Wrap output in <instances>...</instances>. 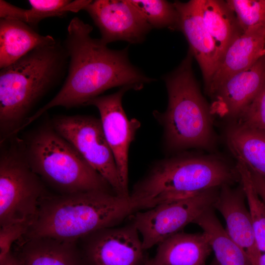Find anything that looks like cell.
Segmentation results:
<instances>
[{
    "mask_svg": "<svg viewBox=\"0 0 265 265\" xmlns=\"http://www.w3.org/2000/svg\"><path fill=\"white\" fill-rule=\"evenodd\" d=\"M92 30L77 17L71 20L63 45L69 61L65 82L51 100L27 118L23 129L53 107L87 105L110 88L129 86L137 90L153 80L131 63L128 47L109 49L90 36Z\"/></svg>",
    "mask_w": 265,
    "mask_h": 265,
    "instance_id": "6da1fadb",
    "label": "cell"
},
{
    "mask_svg": "<svg viewBox=\"0 0 265 265\" xmlns=\"http://www.w3.org/2000/svg\"><path fill=\"white\" fill-rule=\"evenodd\" d=\"M156 205L152 201L101 190L50 194L41 201L36 218L23 238L77 241L99 229L118 226L135 212Z\"/></svg>",
    "mask_w": 265,
    "mask_h": 265,
    "instance_id": "7a4b0ae2",
    "label": "cell"
},
{
    "mask_svg": "<svg viewBox=\"0 0 265 265\" xmlns=\"http://www.w3.org/2000/svg\"><path fill=\"white\" fill-rule=\"evenodd\" d=\"M68 61L63 45L56 42L0 69L1 143L21 131L32 108L62 78Z\"/></svg>",
    "mask_w": 265,
    "mask_h": 265,
    "instance_id": "3957f363",
    "label": "cell"
},
{
    "mask_svg": "<svg viewBox=\"0 0 265 265\" xmlns=\"http://www.w3.org/2000/svg\"><path fill=\"white\" fill-rule=\"evenodd\" d=\"M193 57L188 51L180 65L163 77L167 107L163 112H153L163 128L165 146L168 151L193 148L212 151L216 146L213 115L194 77Z\"/></svg>",
    "mask_w": 265,
    "mask_h": 265,
    "instance_id": "277c9868",
    "label": "cell"
},
{
    "mask_svg": "<svg viewBox=\"0 0 265 265\" xmlns=\"http://www.w3.org/2000/svg\"><path fill=\"white\" fill-rule=\"evenodd\" d=\"M240 182L236 166L214 155L186 153L154 164L133 186L130 196L163 202Z\"/></svg>",
    "mask_w": 265,
    "mask_h": 265,
    "instance_id": "5b68a950",
    "label": "cell"
},
{
    "mask_svg": "<svg viewBox=\"0 0 265 265\" xmlns=\"http://www.w3.org/2000/svg\"><path fill=\"white\" fill-rule=\"evenodd\" d=\"M17 139L33 171L59 194L91 190L115 193L107 181L55 131L51 122L41 125L23 138Z\"/></svg>",
    "mask_w": 265,
    "mask_h": 265,
    "instance_id": "8992f818",
    "label": "cell"
},
{
    "mask_svg": "<svg viewBox=\"0 0 265 265\" xmlns=\"http://www.w3.org/2000/svg\"><path fill=\"white\" fill-rule=\"evenodd\" d=\"M50 194L46 185L27 162L17 138L0 155V226L32 225L42 200Z\"/></svg>",
    "mask_w": 265,
    "mask_h": 265,
    "instance_id": "52a82bcc",
    "label": "cell"
},
{
    "mask_svg": "<svg viewBox=\"0 0 265 265\" xmlns=\"http://www.w3.org/2000/svg\"><path fill=\"white\" fill-rule=\"evenodd\" d=\"M220 188L206 190L188 197L168 200L138 211L129 218L141 235L146 250L180 232L203 212L212 208Z\"/></svg>",
    "mask_w": 265,
    "mask_h": 265,
    "instance_id": "ba28073f",
    "label": "cell"
},
{
    "mask_svg": "<svg viewBox=\"0 0 265 265\" xmlns=\"http://www.w3.org/2000/svg\"><path fill=\"white\" fill-rule=\"evenodd\" d=\"M51 123L117 195L129 196L123 190L114 157L100 119L85 115H61L54 118Z\"/></svg>",
    "mask_w": 265,
    "mask_h": 265,
    "instance_id": "9c48e42d",
    "label": "cell"
},
{
    "mask_svg": "<svg viewBox=\"0 0 265 265\" xmlns=\"http://www.w3.org/2000/svg\"><path fill=\"white\" fill-rule=\"evenodd\" d=\"M77 242L82 265H145L148 260L130 219L125 225L99 229Z\"/></svg>",
    "mask_w": 265,
    "mask_h": 265,
    "instance_id": "30bf717a",
    "label": "cell"
},
{
    "mask_svg": "<svg viewBox=\"0 0 265 265\" xmlns=\"http://www.w3.org/2000/svg\"><path fill=\"white\" fill-rule=\"evenodd\" d=\"M131 87H121L117 92L108 95L98 96L87 105L98 110L104 133L113 153L122 186L126 195L128 189V155L130 145L140 127L135 118L129 119L122 106V98Z\"/></svg>",
    "mask_w": 265,
    "mask_h": 265,
    "instance_id": "8fae6325",
    "label": "cell"
},
{
    "mask_svg": "<svg viewBox=\"0 0 265 265\" xmlns=\"http://www.w3.org/2000/svg\"><path fill=\"white\" fill-rule=\"evenodd\" d=\"M99 28L101 42L143 41L152 27L130 0H96L84 8Z\"/></svg>",
    "mask_w": 265,
    "mask_h": 265,
    "instance_id": "7c38bea8",
    "label": "cell"
},
{
    "mask_svg": "<svg viewBox=\"0 0 265 265\" xmlns=\"http://www.w3.org/2000/svg\"><path fill=\"white\" fill-rule=\"evenodd\" d=\"M265 81V56L227 80L212 96V115L237 121L261 90Z\"/></svg>",
    "mask_w": 265,
    "mask_h": 265,
    "instance_id": "4fadbf2b",
    "label": "cell"
},
{
    "mask_svg": "<svg viewBox=\"0 0 265 265\" xmlns=\"http://www.w3.org/2000/svg\"><path fill=\"white\" fill-rule=\"evenodd\" d=\"M241 185L220 187L213 208L218 211L226 223V231L231 238L245 252L252 265H259V250Z\"/></svg>",
    "mask_w": 265,
    "mask_h": 265,
    "instance_id": "5bb4252c",
    "label": "cell"
},
{
    "mask_svg": "<svg viewBox=\"0 0 265 265\" xmlns=\"http://www.w3.org/2000/svg\"><path fill=\"white\" fill-rule=\"evenodd\" d=\"M173 3L179 15L180 30L200 67L207 88L219 62L217 49L204 22L198 0Z\"/></svg>",
    "mask_w": 265,
    "mask_h": 265,
    "instance_id": "9a60e30c",
    "label": "cell"
},
{
    "mask_svg": "<svg viewBox=\"0 0 265 265\" xmlns=\"http://www.w3.org/2000/svg\"><path fill=\"white\" fill-rule=\"evenodd\" d=\"M265 24L255 26L236 38L222 55L206 88L212 97L229 78L249 68L264 55Z\"/></svg>",
    "mask_w": 265,
    "mask_h": 265,
    "instance_id": "2e32d148",
    "label": "cell"
},
{
    "mask_svg": "<svg viewBox=\"0 0 265 265\" xmlns=\"http://www.w3.org/2000/svg\"><path fill=\"white\" fill-rule=\"evenodd\" d=\"M13 253L24 265H82L77 241L21 238Z\"/></svg>",
    "mask_w": 265,
    "mask_h": 265,
    "instance_id": "e0dca14e",
    "label": "cell"
},
{
    "mask_svg": "<svg viewBox=\"0 0 265 265\" xmlns=\"http://www.w3.org/2000/svg\"><path fill=\"white\" fill-rule=\"evenodd\" d=\"M212 251L205 234L178 232L158 245V265H206Z\"/></svg>",
    "mask_w": 265,
    "mask_h": 265,
    "instance_id": "ac0fdd59",
    "label": "cell"
},
{
    "mask_svg": "<svg viewBox=\"0 0 265 265\" xmlns=\"http://www.w3.org/2000/svg\"><path fill=\"white\" fill-rule=\"evenodd\" d=\"M56 41L42 35L27 24L16 20L0 19V68L16 62L34 49Z\"/></svg>",
    "mask_w": 265,
    "mask_h": 265,
    "instance_id": "d6986e66",
    "label": "cell"
},
{
    "mask_svg": "<svg viewBox=\"0 0 265 265\" xmlns=\"http://www.w3.org/2000/svg\"><path fill=\"white\" fill-rule=\"evenodd\" d=\"M225 140L237 160L265 178V132L231 122L226 129Z\"/></svg>",
    "mask_w": 265,
    "mask_h": 265,
    "instance_id": "ffe728a7",
    "label": "cell"
},
{
    "mask_svg": "<svg viewBox=\"0 0 265 265\" xmlns=\"http://www.w3.org/2000/svg\"><path fill=\"white\" fill-rule=\"evenodd\" d=\"M198 3L204 22L217 49L220 61L227 48L243 32L226 1L198 0Z\"/></svg>",
    "mask_w": 265,
    "mask_h": 265,
    "instance_id": "44dd1931",
    "label": "cell"
},
{
    "mask_svg": "<svg viewBox=\"0 0 265 265\" xmlns=\"http://www.w3.org/2000/svg\"><path fill=\"white\" fill-rule=\"evenodd\" d=\"M89 0H29L28 9L0 0V18L19 20L36 27L44 19L62 17L69 12H78L91 2Z\"/></svg>",
    "mask_w": 265,
    "mask_h": 265,
    "instance_id": "7402d4cb",
    "label": "cell"
},
{
    "mask_svg": "<svg viewBox=\"0 0 265 265\" xmlns=\"http://www.w3.org/2000/svg\"><path fill=\"white\" fill-rule=\"evenodd\" d=\"M203 230L219 265H252L245 252L228 235L211 208L193 222Z\"/></svg>",
    "mask_w": 265,
    "mask_h": 265,
    "instance_id": "603a6c76",
    "label": "cell"
},
{
    "mask_svg": "<svg viewBox=\"0 0 265 265\" xmlns=\"http://www.w3.org/2000/svg\"><path fill=\"white\" fill-rule=\"evenodd\" d=\"M240 184L247 200L256 240L260 252L265 253V204L258 194L246 165L239 160L236 164Z\"/></svg>",
    "mask_w": 265,
    "mask_h": 265,
    "instance_id": "cb8c5ba5",
    "label": "cell"
},
{
    "mask_svg": "<svg viewBox=\"0 0 265 265\" xmlns=\"http://www.w3.org/2000/svg\"><path fill=\"white\" fill-rule=\"evenodd\" d=\"M152 28L180 30V18L174 3L164 0H130Z\"/></svg>",
    "mask_w": 265,
    "mask_h": 265,
    "instance_id": "d4e9b609",
    "label": "cell"
},
{
    "mask_svg": "<svg viewBox=\"0 0 265 265\" xmlns=\"http://www.w3.org/2000/svg\"><path fill=\"white\" fill-rule=\"evenodd\" d=\"M226 2L235 14L242 32L265 24V0H228Z\"/></svg>",
    "mask_w": 265,
    "mask_h": 265,
    "instance_id": "484cf974",
    "label": "cell"
},
{
    "mask_svg": "<svg viewBox=\"0 0 265 265\" xmlns=\"http://www.w3.org/2000/svg\"><path fill=\"white\" fill-rule=\"evenodd\" d=\"M235 122L265 132V81L255 99Z\"/></svg>",
    "mask_w": 265,
    "mask_h": 265,
    "instance_id": "4316f807",
    "label": "cell"
},
{
    "mask_svg": "<svg viewBox=\"0 0 265 265\" xmlns=\"http://www.w3.org/2000/svg\"><path fill=\"white\" fill-rule=\"evenodd\" d=\"M31 224L26 222L14 223L0 228V262L11 252L14 242L18 241L27 232Z\"/></svg>",
    "mask_w": 265,
    "mask_h": 265,
    "instance_id": "83f0119b",
    "label": "cell"
},
{
    "mask_svg": "<svg viewBox=\"0 0 265 265\" xmlns=\"http://www.w3.org/2000/svg\"><path fill=\"white\" fill-rule=\"evenodd\" d=\"M249 170L253 185L259 196L265 204V178L249 169Z\"/></svg>",
    "mask_w": 265,
    "mask_h": 265,
    "instance_id": "f1b7e54d",
    "label": "cell"
},
{
    "mask_svg": "<svg viewBox=\"0 0 265 265\" xmlns=\"http://www.w3.org/2000/svg\"><path fill=\"white\" fill-rule=\"evenodd\" d=\"M0 265H24L17 256L11 252L3 260L0 262Z\"/></svg>",
    "mask_w": 265,
    "mask_h": 265,
    "instance_id": "f546056e",
    "label": "cell"
},
{
    "mask_svg": "<svg viewBox=\"0 0 265 265\" xmlns=\"http://www.w3.org/2000/svg\"><path fill=\"white\" fill-rule=\"evenodd\" d=\"M259 265H265V253H262Z\"/></svg>",
    "mask_w": 265,
    "mask_h": 265,
    "instance_id": "4dcf8cb0",
    "label": "cell"
},
{
    "mask_svg": "<svg viewBox=\"0 0 265 265\" xmlns=\"http://www.w3.org/2000/svg\"><path fill=\"white\" fill-rule=\"evenodd\" d=\"M145 265H158L154 262L153 259H148L146 262Z\"/></svg>",
    "mask_w": 265,
    "mask_h": 265,
    "instance_id": "1f68e13d",
    "label": "cell"
},
{
    "mask_svg": "<svg viewBox=\"0 0 265 265\" xmlns=\"http://www.w3.org/2000/svg\"><path fill=\"white\" fill-rule=\"evenodd\" d=\"M209 265H219L216 259L214 258Z\"/></svg>",
    "mask_w": 265,
    "mask_h": 265,
    "instance_id": "d6a6232c",
    "label": "cell"
},
{
    "mask_svg": "<svg viewBox=\"0 0 265 265\" xmlns=\"http://www.w3.org/2000/svg\"><path fill=\"white\" fill-rule=\"evenodd\" d=\"M265 56V49H264V55Z\"/></svg>",
    "mask_w": 265,
    "mask_h": 265,
    "instance_id": "836d02e7",
    "label": "cell"
}]
</instances>
